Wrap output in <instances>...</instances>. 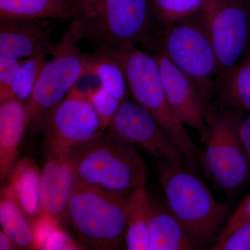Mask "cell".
Returning a JSON list of instances; mask_svg holds the SVG:
<instances>
[{"label": "cell", "mask_w": 250, "mask_h": 250, "mask_svg": "<svg viewBox=\"0 0 250 250\" xmlns=\"http://www.w3.org/2000/svg\"><path fill=\"white\" fill-rule=\"evenodd\" d=\"M15 246L11 238L3 230L0 231V250H10L14 249Z\"/></svg>", "instance_id": "cell-31"}, {"label": "cell", "mask_w": 250, "mask_h": 250, "mask_svg": "<svg viewBox=\"0 0 250 250\" xmlns=\"http://www.w3.org/2000/svg\"><path fill=\"white\" fill-rule=\"evenodd\" d=\"M211 250H250V221L242 224Z\"/></svg>", "instance_id": "cell-27"}, {"label": "cell", "mask_w": 250, "mask_h": 250, "mask_svg": "<svg viewBox=\"0 0 250 250\" xmlns=\"http://www.w3.org/2000/svg\"><path fill=\"white\" fill-rule=\"evenodd\" d=\"M70 1H71V0H70Z\"/></svg>", "instance_id": "cell-32"}, {"label": "cell", "mask_w": 250, "mask_h": 250, "mask_svg": "<svg viewBox=\"0 0 250 250\" xmlns=\"http://www.w3.org/2000/svg\"><path fill=\"white\" fill-rule=\"evenodd\" d=\"M215 93L220 104L250 113V53L233 67L219 73Z\"/></svg>", "instance_id": "cell-19"}, {"label": "cell", "mask_w": 250, "mask_h": 250, "mask_svg": "<svg viewBox=\"0 0 250 250\" xmlns=\"http://www.w3.org/2000/svg\"><path fill=\"white\" fill-rule=\"evenodd\" d=\"M150 250H192L195 245L185 227L170 210L149 195Z\"/></svg>", "instance_id": "cell-16"}, {"label": "cell", "mask_w": 250, "mask_h": 250, "mask_svg": "<svg viewBox=\"0 0 250 250\" xmlns=\"http://www.w3.org/2000/svg\"><path fill=\"white\" fill-rule=\"evenodd\" d=\"M0 223L3 231L18 249H38L35 231L9 186L1 192Z\"/></svg>", "instance_id": "cell-20"}, {"label": "cell", "mask_w": 250, "mask_h": 250, "mask_svg": "<svg viewBox=\"0 0 250 250\" xmlns=\"http://www.w3.org/2000/svg\"><path fill=\"white\" fill-rule=\"evenodd\" d=\"M74 244L63 231L55 227L51 230L44 238L41 245V249L44 250H71L77 249Z\"/></svg>", "instance_id": "cell-29"}, {"label": "cell", "mask_w": 250, "mask_h": 250, "mask_svg": "<svg viewBox=\"0 0 250 250\" xmlns=\"http://www.w3.org/2000/svg\"><path fill=\"white\" fill-rule=\"evenodd\" d=\"M147 50L152 52L159 63L164 89L174 113L184 125L197 131L204 144L208 137L207 110L196 85L161 51Z\"/></svg>", "instance_id": "cell-13"}, {"label": "cell", "mask_w": 250, "mask_h": 250, "mask_svg": "<svg viewBox=\"0 0 250 250\" xmlns=\"http://www.w3.org/2000/svg\"><path fill=\"white\" fill-rule=\"evenodd\" d=\"M82 40L76 25L70 22L61 40L54 44L52 58L46 62L25 103L27 129H40L47 113L63 100L86 74L88 56L82 53L79 47Z\"/></svg>", "instance_id": "cell-7"}, {"label": "cell", "mask_w": 250, "mask_h": 250, "mask_svg": "<svg viewBox=\"0 0 250 250\" xmlns=\"http://www.w3.org/2000/svg\"><path fill=\"white\" fill-rule=\"evenodd\" d=\"M107 134L123 142L140 146L157 160L183 166H195L170 135L143 106L125 100L110 123Z\"/></svg>", "instance_id": "cell-9"}, {"label": "cell", "mask_w": 250, "mask_h": 250, "mask_svg": "<svg viewBox=\"0 0 250 250\" xmlns=\"http://www.w3.org/2000/svg\"><path fill=\"white\" fill-rule=\"evenodd\" d=\"M105 1L106 0H71L70 21H85L96 13Z\"/></svg>", "instance_id": "cell-28"}, {"label": "cell", "mask_w": 250, "mask_h": 250, "mask_svg": "<svg viewBox=\"0 0 250 250\" xmlns=\"http://www.w3.org/2000/svg\"><path fill=\"white\" fill-rule=\"evenodd\" d=\"M128 198L77 184L64 216L79 238L97 250H122Z\"/></svg>", "instance_id": "cell-5"}, {"label": "cell", "mask_w": 250, "mask_h": 250, "mask_svg": "<svg viewBox=\"0 0 250 250\" xmlns=\"http://www.w3.org/2000/svg\"><path fill=\"white\" fill-rule=\"evenodd\" d=\"M202 15L218 60L219 73L250 53V11L244 6L205 0Z\"/></svg>", "instance_id": "cell-10"}, {"label": "cell", "mask_w": 250, "mask_h": 250, "mask_svg": "<svg viewBox=\"0 0 250 250\" xmlns=\"http://www.w3.org/2000/svg\"><path fill=\"white\" fill-rule=\"evenodd\" d=\"M46 146L65 149L105 132L85 92L76 86L46 115L41 127Z\"/></svg>", "instance_id": "cell-11"}, {"label": "cell", "mask_w": 250, "mask_h": 250, "mask_svg": "<svg viewBox=\"0 0 250 250\" xmlns=\"http://www.w3.org/2000/svg\"><path fill=\"white\" fill-rule=\"evenodd\" d=\"M155 170L167 206L185 227L195 248L213 244L229 217L228 206L217 202L190 169L157 160Z\"/></svg>", "instance_id": "cell-2"}, {"label": "cell", "mask_w": 250, "mask_h": 250, "mask_svg": "<svg viewBox=\"0 0 250 250\" xmlns=\"http://www.w3.org/2000/svg\"><path fill=\"white\" fill-rule=\"evenodd\" d=\"M238 129L242 145L250 166V113L243 114Z\"/></svg>", "instance_id": "cell-30"}, {"label": "cell", "mask_w": 250, "mask_h": 250, "mask_svg": "<svg viewBox=\"0 0 250 250\" xmlns=\"http://www.w3.org/2000/svg\"><path fill=\"white\" fill-rule=\"evenodd\" d=\"M76 24L82 40L99 47L147 45L159 30L149 0H106L89 18Z\"/></svg>", "instance_id": "cell-8"}, {"label": "cell", "mask_w": 250, "mask_h": 250, "mask_svg": "<svg viewBox=\"0 0 250 250\" xmlns=\"http://www.w3.org/2000/svg\"><path fill=\"white\" fill-rule=\"evenodd\" d=\"M250 221V193L238 205L236 209L229 215L226 223L224 225L223 229L219 233L216 241L211 246L220 244L237 228L242 224Z\"/></svg>", "instance_id": "cell-26"}, {"label": "cell", "mask_w": 250, "mask_h": 250, "mask_svg": "<svg viewBox=\"0 0 250 250\" xmlns=\"http://www.w3.org/2000/svg\"><path fill=\"white\" fill-rule=\"evenodd\" d=\"M86 73L100 81L85 93L106 131L129 92L124 70L113 49L99 47L87 57Z\"/></svg>", "instance_id": "cell-12"}, {"label": "cell", "mask_w": 250, "mask_h": 250, "mask_svg": "<svg viewBox=\"0 0 250 250\" xmlns=\"http://www.w3.org/2000/svg\"><path fill=\"white\" fill-rule=\"evenodd\" d=\"M77 184L75 173L62 149L46 146L41 172V216L39 220L59 224L65 215Z\"/></svg>", "instance_id": "cell-14"}, {"label": "cell", "mask_w": 250, "mask_h": 250, "mask_svg": "<svg viewBox=\"0 0 250 250\" xmlns=\"http://www.w3.org/2000/svg\"><path fill=\"white\" fill-rule=\"evenodd\" d=\"M27 129L25 104L18 100L0 103V172L9 177L16 164L18 148Z\"/></svg>", "instance_id": "cell-17"}, {"label": "cell", "mask_w": 250, "mask_h": 250, "mask_svg": "<svg viewBox=\"0 0 250 250\" xmlns=\"http://www.w3.org/2000/svg\"><path fill=\"white\" fill-rule=\"evenodd\" d=\"M47 57L36 56L22 61L13 88V100L22 103L29 100L47 62Z\"/></svg>", "instance_id": "cell-24"}, {"label": "cell", "mask_w": 250, "mask_h": 250, "mask_svg": "<svg viewBox=\"0 0 250 250\" xmlns=\"http://www.w3.org/2000/svg\"><path fill=\"white\" fill-rule=\"evenodd\" d=\"M54 29L49 20H0V56L24 60L50 55Z\"/></svg>", "instance_id": "cell-15"}, {"label": "cell", "mask_w": 250, "mask_h": 250, "mask_svg": "<svg viewBox=\"0 0 250 250\" xmlns=\"http://www.w3.org/2000/svg\"><path fill=\"white\" fill-rule=\"evenodd\" d=\"M161 51L196 85L207 114L211 109L219 65L202 15L161 29L146 46Z\"/></svg>", "instance_id": "cell-4"}, {"label": "cell", "mask_w": 250, "mask_h": 250, "mask_svg": "<svg viewBox=\"0 0 250 250\" xmlns=\"http://www.w3.org/2000/svg\"><path fill=\"white\" fill-rule=\"evenodd\" d=\"M22 61L0 56V103L13 100V88Z\"/></svg>", "instance_id": "cell-25"}, {"label": "cell", "mask_w": 250, "mask_h": 250, "mask_svg": "<svg viewBox=\"0 0 250 250\" xmlns=\"http://www.w3.org/2000/svg\"><path fill=\"white\" fill-rule=\"evenodd\" d=\"M70 21V0H0V20Z\"/></svg>", "instance_id": "cell-21"}, {"label": "cell", "mask_w": 250, "mask_h": 250, "mask_svg": "<svg viewBox=\"0 0 250 250\" xmlns=\"http://www.w3.org/2000/svg\"><path fill=\"white\" fill-rule=\"evenodd\" d=\"M62 149L78 184L126 197L146 185L147 171L136 146L107 132Z\"/></svg>", "instance_id": "cell-1"}, {"label": "cell", "mask_w": 250, "mask_h": 250, "mask_svg": "<svg viewBox=\"0 0 250 250\" xmlns=\"http://www.w3.org/2000/svg\"><path fill=\"white\" fill-rule=\"evenodd\" d=\"M124 70L128 90L136 103L147 110L187 154L195 166L203 152L176 116L166 95L160 67L152 52L137 46L113 49Z\"/></svg>", "instance_id": "cell-3"}, {"label": "cell", "mask_w": 250, "mask_h": 250, "mask_svg": "<svg viewBox=\"0 0 250 250\" xmlns=\"http://www.w3.org/2000/svg\"><path fill=\"white\" fill-rule=\"evenodd\" d=\"M205 0H149L153 18L159 30L170 27L195 14Z\"/></svg>", "instance_id": "cell-23"}, {"label": "cell", "mask_w": 250, "mask_h": 250, "mask_svg": "<svg viewBox=\"0 0 250 250\" xmlns=\"http://www.w3.org/2000/svg\"><path fill=\"white\" fill-rule=\"evenodd\" d=\"M244 113L228 106H212L207 115L208 137L202 165L212 180L228 195L250 182V166L239 135Z\"/></svg>", "instance_id": "cell-6"}, {"label": "cell", "mask_w": 250, "mask_h": 250, "mask_svg": "<svg viewBox=\"0 0 250 250\" xmlns=\"http://www.w3.org/2000/svg\"><path fill=\"white\" fill-rule=\"evenodd\" d=\"M9 187L34 228L41 216V172L34 162L23 159L9 176Z\"/></svg>", "instance_id": "cell-18"}, {"label": "cell", "mask_w": 250, "mask_h": 250, "mask_svg": "<svg viewBox=\"0 0 250 250\" xmlns=\"http://www.w3.org/2000/svg\"><path fill=\"white\" fill-rule=\"evenodd\" d=\"M128 202L125 248L128 250H150L149 194L146 185L133 192Z\"/></svg>", "instance_id": "cell-22"}]
</instances>
